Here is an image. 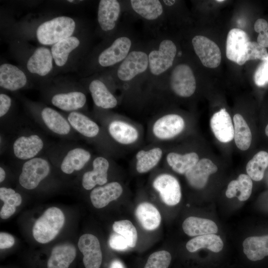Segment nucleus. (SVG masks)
Wrapping results in <instances>:
<instances>
[{
	"mask_svg": "<svg viewBox=\"0 0 268 268\" xmlns=\"http://www.w3.org/2000/svg\"><path fill=\"white\" fill-rule=\"evenodd\" d=\"M52 164L67 175L81 171L91 160V153L86 148L71 143L54 145L46 151Z\"/></svg>",
	"mask_w": 268,
	"mask_h": 268,
	"instance_id": "1",
	"label": "nucleus"
},
{
	"mask_svg": "<svg viewBox=\"0 0 268 268\" xmlns=\"http://www.w3.org/2000/svg\"><path fill=\"white\" fill-rule=\"evenodd\" d=\"M147 49L148 69L145 78L161 81L173 65L178 54L177 46L173 41L162 36L153 41Z\"/></svg>",
	"mask_w": 268,
	"mask_h": 268,
	"instance_id": "2",
	"label": "nucleus"
},
{
	"mask_svg": "<svg viewBox=\"0 0 268 268\" xmlns=\"http://www.w3.org/2000/svg\"><path fill=\"white\" fill-rule=\"evenodd\" d=\"M29 113L35 121L49 133L65 139H73L77 133L67 119L56 110L34 103L27 102Z\"/></svg>",
	"mask_w": 268,
	"mask_h": 268,
	"instance_id": "3",
	"label": "nucleus"
},
{
	"mask_svg": "<svg viewBox=\"0 0 268 268\" xmlns=\"http://www.w3.org/2000/svg\"><path fill=\"white\" fill-rule=\"evenodd\" d=\"M148 69L147 47L135 46L126 58L116 66L115 77L120 83H133L139 78L145 77Z\"/></svg>",
	"mask_w": 268,
	"mask_h": 268,
	"instance_id": "4",
	"label": "nucleus"
},
{
	"mask_svg": "<svg viewBox=\"0 0 268 268\" xmlns=\"http://www.w3.org/2000/svg\"><path fill=\"white\" fill-rule=\"evenodd\" d=\"M11 156L24 162L37 156L47 149L46 141L39 133L31 130H23L13 137L8 145Z\"/></svg>",
	"mask_w": 268,
	"mask_h": 268,
	"instance_id": "5",
	"label": "nucleus"
},
{
	"mask_svg": "<svg viewBox=\"0 0 268 268\" xmlns=\"http://www.w3.org/2000/svg\"><path fill=\"white\" fill-rule=\"evenodd\" d=\"M135 46L132 36L127 32L117 34L106 47L99 51L95 64L100 68L118 66Z\"/></svg>",
	"mask_w": 268,
	"mask_h": 268,
	"instance_id": "6",
	"label": "nucleus"
},
{
	"mask_svg": "<svg viewBox=\"0 0 268 268\" xmlns=\"http://www.w3.org/2000/svg\"><path fill=\"white\" fill-rule=\"evenodd\" d=\"M76 26L75 21L70 17H55L39 25L36 31V37L41 44L52 46L72 36Z\"/></svg>",
	"mask_w": 268,
	"mask_h": 268,
	"instance_id": "7",
	"label": "nucleus"
},
{
	"mask_svg": "<svg viewBox=\"0 0 268 268\" xmlns=\"http://www.w3.org/2000/svg\"><path fill=\"white\" fill-rule=\"evenodd\" d=\"M65 216L58 207L48 208L33 225L32 233L35 240L42 244L53 240L59 234L65 223Z\"/></svg>",
	"mask_w": 268,
	"mask_h": 268,
	"instance_id": "8",
	"label": "nucleus"
},
{
	"mask_svg": "<svg viewBox=\"0 0 268 268\" xmlns=\"http://www.w3.org/2000/svg\"><path fill=\"white\" fill-rule=\"evenodd\" d=\"M52 166L46 155L23 162L18 177L19 184L26 190L35 189L50 174Z\"/></svg>",
	"mask_w": 268,
	"mask_h": 268,
	"instance_id": "9",
	"label": "nucleus"
},
{
	"mask_svg": "<svg viewBox=\"0 0 268 268\" xmlns=\"http://www.w3.org/2000/svg\"><path fill=\"white\" fill-rule=\"evenodd\" d=\"M168 79L171 91L180 97H190L196 89V80L192 68L186 64H179L171 70Z\"/></svg>",
	"mask_w": 268,
	"mask_h": 268,
	"instance_id": "10",
	"label": "nucleus"
},
{
	"mask_svg": "<svg viewBox=\"0 0 268 268\" xmlns=\"http://www.w3.org/2000/svg\"><path fill=\"white\" fill-rule=\"evenodd\" d=\"M123 6L117 0H101L97 9V23L102 34L113 35L122 15Z\"/></svg>",
	"mask_w": 268,
	"mask_h": 268,
	"instance_id": "11",
	"label": "nucleus"
},
{
	"mask_svg": "<svg viewBox=\"0 0 268 268\" xmlns=\"http://www.w3.org/2000/svg\"><path fill=\"white\" fill-rule=\"evenodd\" d=\"M49 100L52 105L67 112L78 111L85 106L87 101L85 94L77 89L53 92Z\"/></svg>",
	"mask_w": 268,
	"mask_h": 268,
	"instance_id": "12",
	"label": "nucleus"
},
{
	"mask_svg": "<svg viewBox=\"0 0 268 268\" xmlns=\"http://www.w3.org/2000/svg\"><path fill=\"white\" fill-rule=\"evenodd\" d=\"M130 9L137 17L151 24H159L164 15V5L159 0H131Z\"/></svg>",
	"mask_w": 268,
	"mask_h": 268,
	"instance_id": "13",
	"label": "nucleus"
},
{
	"mask_svg": "<svg viewBox=\"0 0 268 268\" xmlns=\"http://www.w3.org/2000/svg\"><path fill=\"white\" fill-rule=\"evenodd\" d=\"M194 50L203 66L215 68L220 64L221 52L218 45L206 37L194 36L192 40Z\"/></svg>",
	"mask_w": 268,
	"mask_h": 268,
	"instance_id": "14",
	"label": "nucleus"
},
{
	"mask_svg": "<svg viewBox=\"0 0 268 268\" xmlns=\"http://www.w3.org/2000/svg\"><path fill=\"white\" fill-rule=\"evenodd\" d=\"M152 186L166 205L173 206L180 202L182 196L181 187L174 176L168 174H160L154 180Z\"/></svg>",
	"mask_w": 268,
	"mask_h": 268,
	"instance_id": "15",
	"label": "nucleus"
},
{
	"mask_svg": "<svg viewBox=\"0 0 268 268\" xmlns=\"http://www.w3.org/2000/svg\"><path fill=\"white\" fill-rule=\"evenodd\" d=\"M185 121L176 114H167L158 118L152 126V133L160 140H168L179 134L184 130Z\"/></svg>",
	"mask_w": 268,
	"mask_h": 268,
	"instance_id": "16",
	"label": "nucleus"
},
{
	"mask_svg": "<svg viewBox=\"0 0 268 268\" xmlns=\"http://www.w3.org/2000/svg\"><path fill=\"white\" fill-rule=\"evenodd\" d=\"M91 170L86 171L82 177L81 184L86 190H91L98 185L103 186L108 181L110 167L109 160L103 156H97L92 161Z\"/></svg>",
	"mask_w": 268,
	"mask_h": 268,
	"instance_id": "17",
	"label": "nucleus"
},
{
	"mask_svg": "<svg viewBox=\"0 0 268 268\" xmlns=\"http://www.w3.org/2000/svg\"><path fill=\"white\" fill-rule=\"evenodd\" d=\"M78 247L83 255L85 268H100L102 254L98 238L91 234L82 235L79 239Z\"/></svg>",
	"mask_w": 268,
	"mask_h": 268,
	"instance_id": "18",
	"label": "nucleus"
},
{
	"mask_svg": "<svg viewBox=\"0 0 268 268\" xmlns=\"http://www.w3.org/2000/svg\"><path fill=\"white\" fill-rule=\"evenodd\" d=\"M54 62L51 49L41 46L37 48L29 57L26 67L30 73L45 77L53 70Z\"/></svg>",
	"mask_w": 268,
	"mask_h": 268,
	"instance_id": "19",
	"label": "nucleus"
},
{
	"mask_svg": "<svg viewBox=\"0 0 268 268\" xmlns=\"http://www.w3.org/2000/svg\"><path fill=\"white\" fill-rule=\"evenodd\" d=\"M249 41V38L246 32L238 28L231 29L226 39V55L227 59L239 65H242L243 58Z\"/></svg>",
	"mask_w": 268,
	"mask_h": 268,
	"instance_id": "20",
	"label": "nucleus"
},
{
	"mask_svg": "<svg viewBox=\"0 0 268 268\" xmlns=\"http://www.w3.org/2000/svg\"><path fill=\"white\" fill-rule=\"evenodd\" d=\"M66 117L72 128L85 138L94 139L101 133V128L98 124L80 112H68Z\"/></svg>",
	"mask_w": 268,
	"mask_h": 268,
	"instance_id": "21",
	"label": "nucleus"
},
{
	"mask_svg": "<svg viewBox=\"0 0 268 268\" xmlns=\"http://www.w3.org/2000/svg\"><path fill=\"white\" fill-rule=\"evenodd\" d=\"M28 80L24 72L13 65L4 63L0 66V86L15 91L24 88Z\"/></svg>",
	"mask_w": 268,
	"mask_h": 268,
	"instance_id": "22",
	"label": "nucleus"
},
{
	"mask_svg": "<svg viewBox=\"0 0 268 268\" xmlns=\"http://www.w3.org/2000/svg\"><path fill=\"white\" fill-rule=\"evenodd\" d=\"M217 167L211 160L202 158L185 174L189 185L196 189H201L207 184L209 176L217 171Z\"/></svg>",
	"mask_w": 268,
	"mask_h": 268,
	"instance_id": "23",
	"label": "nucleus"
},
{
	"mask_svg": "<svg viewBox=\"0 0 268 268\" xmlns=\"http://www.w3.org/2000/svg\"><path fill=\"white\" fill-rule=\"evenodd\" d=\"M82 45L79 37L72 35L52 45L51 51L55 65L60 67L67 65L71 57Z\"/></svg>",
	"mask_w": 268,
	"mask_h": 268,
	"instance_id": "24",
	"label": "nucleus"
},
{
	"mask_svg": "<svg viewBox=\"0 0 268 268\" xmlns=\"http://www.w3.org/2000/svg\"><path fill=\"white\" fill-rule=\"evenodd\" d=\"M210 125L214 135L219 141L227 143L233 139L234 126L231 117L225 109H221L212 115Z\"/></svg>",
	"mask_w": 268,
	"mask_h": 268,
	"instance_id": "25",
	"label": "nucleus"
},
{
	"mask_svg": "<svg viewBox=\"0 0 268 268\" xmlns=\"http://www.w3.org/2000/svg\"><path fill=\"white\" fill-rule=\"evenodd\" d=\"M106 129L110 137L120 144H132L137 140L139 136L135 128L119 120L109 121L106 126Z\"/></svg>",
	"mask_w": 268,
	"mask_h": 268,
	"instance_id": "26",
	"label": "nucleus"
},
{
	"mask_svg": "<svg viewBox=\"0 0 268 268\" xmlns=\"http://www.w3.org/2000/svg\"><path fill=\"white\" fill-rule=\"evenodd\" d=\"M123 193V188L118 182H112L94 188L90 194L93 205L101 208L119 198Z\"/></svg>",
	"mask_w": 268,
	"mask_h": 268,
	"instance_id": "27",
	"label": "nucleus"
},
{
	"mask_svg": "<svg viewBox=\"0 0 268 268\" xmlns=\"http://www.w3.org/2000/svg\"><path fill=\"white\" fill-rule=\"evenodd\" d=\"M88 89L96 106L102 109H111L118 105L116 97L101 80L95 78L89 85Z\"/></svg>",
	"mask_w": 268,
	"mask_h": 268,
	"instance_id": "28",
	"label": "nucleus"
},
{
	"mask_svg": "<svg viewBox=\"0 0 268 268\" xmlns=\"http://www.w3.org/2000/svg\"><path fill=\"white\" fill-rule=\"evenodd\" d=\"M76 256V249L71 244L58 245L53 249L47 263L48 268H68Z\"/></svg>",
	"mask_w": 268,
	"mask_h": 268,
	"instance_id": "29",
	"label": "nucleus"
},
{
	"mask_svg": "<svg viewBox=\"0 0 268 268\" xmlns=\"http://www.w3.org/2000/svg\"><path fill=\"white\" fill-rule=\"evenodd\" d=\"M184 232L190 236L215 234L218 231L215 223L208 219L190 216L183 222Z\"/></svg>",
	"mask_w": 268,
	"mask_h": 268,
	"instance_id": "30",
	"label": "nucleus"
},
{
	"mask_svg": "<svg viewBox=\"0 0 268 268\" xmlns=\"http://www.w3.org/2000/svg\"><path fill=\"white\" fill-rule=\"evenodd\" d=\"M243 247L249 260L260 261L268 256V235L248 237L243 241Z\"/></svg>",
	"mask_w": 268,
	"mask_h": 268,
	"instance_id": "31",
	"label": "nucleus"
},
{
	"mask_svg": "<svg viewBox=\"0 0 268 268\" xmlns=\"http://www.w3.org/2000/svg\"><path fill=\"white\" fill-rule=\"evenodd\" d=\"M135 215L142 227L148 231L157 228L161 220L158 210L154 205L147 202H142L137 206Z\"/></svg>",
	"mask_w": 268,
	"mask_h": 268,
	"instance_id": "32",
	"label": "nucleus"
},
{
	"mask_svg": "<svg viewBox=\"0 0 268 268\" xmlns=\"http://www.w3.org/2000/svg\"><path fill=\"white\" fill-rule=\"evenodd\" d=\"M253 188L251 178L246 174H240L237 180L231 181L225 193L228 198L237 196L240 201H245L250 197Z\"/></svg>",
	"mask_w": 268,
	"mask_h": 268,
	"instance_id": "33",
	"label": "nucleus"
},
{
	"mask_svg": "<svg viewBox=\"0 0 268 268\" xmlns=\"http://www.w3.org/2000/svg\"><path fill=\"white\" fill-rule=\"evenodd\" d=\"M199 160L198 155L194 152L185 154L172 152L169 153L166 156L168 164L174 171L180 174H185Z\"/></svg>",
	"mask_w": 268,
	"mask_h": 268,
	"instance_id": "34",
	"label": "nucleus"
},
{
	"mask_svg": "<svg viewBox=\"0 0 268 268\" xmlns=\"http://www.w3.org/2000/svg\"><path fill=\"white\" fill-rule=\"evenodd\" d=\"M162 155V149L158 147L138 151L135 155L136 171L139 173L149 171L158 164Z\"/></svg>",
	"mask_w": 268,
	"mask_h": 268,
	"instance_id": "35",
	"label": "nucleus"
},
{
	"mask_svg": "<svg viewBox=\"0 0 268 268\" xmlns=\"http://www.w3.org/2000/svg\"><path fill=\"white\" fill-rule=\"evenodd\" d=\"M186 247L188 251L192 253L201 248L218 253L222 250L223 243L219 236L211 234L195 237L187 243Z\"/></svg>",
	"mask_w": 268,
	"mask_h": 268,
	"instance_id": "36",
	"label": "nucleus"
},
{
	"mask_svg": "<svg viewBox=\"0 0 268 268\" xmlns=\"http://www.w3.org/2000/svg\"><path fill=\"white\" fill-rule=\"evenodd\" d=\"M234 134V138L237 147L241 150H246L252 142V134L247 122L239 114L233 117Z\"/></svg>",
	"mask_w": 268,
	"mask_h": 268,
	"instance_id": "37",
	"label": "nucleus"
},
{
	"mask_svg": "<svg viewBox=\"0 0 268 268\" xmlns=\"http://www.w3.org/2000/svg\"><path fill=\"white\" fill-rule=\"evenodd\" d=\"M0 199L4 202L0 212V217L3 219H7L14 214L16 207L22 202L20 194L11 188L6 187H0Z\"/></svg>",
	"mask_w": 268,
	"mask_h": 268,
	"instance_id": "38",
	"label": "nucleus"
},
{
	"mask_svg": "<svg viewBox=\"0 0 268 268\" xmlns=\"http://www.w3.org/2000/svg\"><path fill=\"white\" fill-rule=\"evenodd\" d=\"M268 166V153L260 151L248 162L246 171L251 179L259 181L263 179L265 171Z\"/></svg>",
	"mask_w": 268,
	"mask_h": 268,
	"instance_id": "39",
	"label": "nucleus"
},
{
	"mask_svg": "<svg viewBox=\"0 0 268 268\" xmlns=\"http://www.w3.org/2000/svg\"><path fill=\"white\" fill-rule=\"evenodd\" d=\"M113 229L125 238L129 247L134 248L135 246L137 233L135 227L130 221L122 220L115 221L113 224Z\"/></svg>",
	"mask_w": 268,
	"mask_h": 268,
	"instance_id": "40",
	"label": "nucleus"
},
{
	"mask_svg": "<svg viewBox=\"0 0 268 268\" xmlns=\"http://www.w3.org/2000/svg\"><path fill=\"white\" fill-rule=\"evenodd\" d=\"M171 261L170 253L165 250L157 251L150 255L144 268H168Z\"/></svg>",
	"mask_w": 268,
	"mask_h": 268,
	"instance_id": "41",
	"label": "nucleus"
},
{
	"mask_svg": "<svg viewBox=\"0 0 268 268\" xmlns=\"http://www.w3.org/2000/svg\"><path fill=\"white\" fill-rule=\"evenodd\" d=\"M268 58V53L266 48L261 46L257 42L249 41L242 64L243 65L249 60L260 59L263 61Z\"/></svg>",
	"mask_w": 268,
	"mask_h": 268,
	"instance_id": "42",
	"label": "nucleus"
},
{
	"mask_svg": "<svg viewBox=\"0 0 268 268\" xmlns=\"http://www.w3.org/2000/svg\"><path fill=\"white\" fill-rule=\"evenodd\" d=\"M255 31L259 33L257 43L261 46L268 47V23L264 19L259 18L254 24Z\"/></svg>",
	"mask_w": 268,
	"mask_h": 268,
	"instance_id": "43",
	"label": "nucleus"
},
{
	"mask_svg": "<svg viewBox=\"0 0 268 268\" xmlns=\"http://www.w3.org/2000/svg\"><path fill=\"white\" fill-rule=\"evenodd\" d=\"M254 80L258 86H264L268 84V58L262 61L257 67L254 73Z\"/></svg>",
	"mask_w": 268,
	"mask_h": 268,
	"instance_id": "44",
	"label": "nucleus"
},
{
	"mask_svg": "<svg viewBox=\"0 0 268 268\" xmlns=\"http://www.w3.org/2000/svg\"><path fill=\"white\" fill-rule=\"evenodd\" d=\"M110 247L114 250H124L129 247L127 240L119 234H113L109 240Z\"/></svg>",
	"mask_w": 268,
	"mask_h": 268,
	"instance_id": "45",
	"label": "nucleus"
},
{
	"mask_svg": "<svg viewBox=\"0 0 268 268\" xmlns=\"http://www.w3.org/2000/svg\"><path fill=\"white\" fill-rule=\"evenodd\" d=\"M12 99L6 94L0 93V120L6 118L8 112L10 111L12 105Z\"/></svg>",
	"mask_w": 268,
	"mask_h": 268,
	"instance_id": "46",
	"label": "nucleus"
},
{
	"mask_svg": "<svg viewBox=\"0 0 268 268\" xmlns=\"http://www.w3.org/2000/svg\"><path fill=\"white\" fill-rule=\"evenodd\" d=\"M15 243L14 237L6 232L0 233V248L4 249L9 248L13 246Z\"/></svg>",
	"mask_w": 268,
	"mask_h": 268,
	"instance_id": "47",
	"label": "nucleus"
},
{
	"mask_svg": "<svg viewBox=\"0 0 268 268\" xmlns=\"http://www.w3.org/2000/svg\"><path fill=\"white\" fill-rule=\"evenodd\" d=\"M6 177V172L4 168L0 166V182L2 183L5 180Z\"/></svg>",
	"mask_w": 268,
	"mask_h": 268,
	"instance_id": "48",
	"label": "nucleus"
},
{
	"mask_svg": "<svg viewBox=\"0 0 268 268\" xmlns=\"http://www.w3.org/2000/svg\"><path fill=\"white\" fill-rule=\"evenodd\" d=\"M109 268H123V267L120 262L116 261L112 262Z\"/></svg>",
	"mask_w": 268,
	"mask_h": 268,
	"instance_id": "49",
	"label": "nucleus"
},
{
	"mask_svg": "<svg viewBox=\"0 0 268 268\" xmlns=\"http://www.w3.org/2000/svg\"><path fill=\"white\" fill-rule=\"evenodd\" d=\"M265 133H266V134L268 136V124L267 125V126L266 127Z\"/></svg>",
	"mask_w": 268,
	"mask_h": 268,
	"instance_id": "50",
	"label": "nucleus"
},
{
	"mask_svg": "<svg viewBox=\"0 0 268 268\" xmlns=\"http://www.w3.org/2000/svg\"><path fill=\"white\" fill-rule=\"evenodd\" d=\"M224 1V0H216V1L219 2H223V1Z\"/></svg>",
	"mask_w": 268,
	"mask_h": 268,
	"instance_id": "51",
	"label": "nucleus"
}]
</instances>
